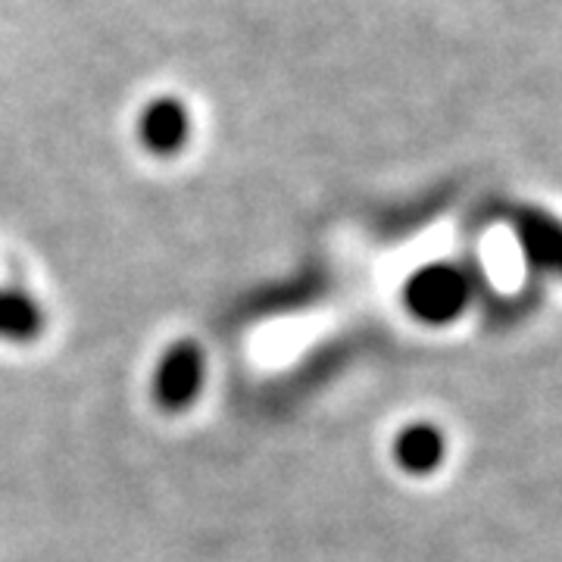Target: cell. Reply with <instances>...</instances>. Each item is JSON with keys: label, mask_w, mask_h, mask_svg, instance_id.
Returning a JSON list of instances; mask_svg holds the SVG:
<instances>
[{"label": "cell", "mask_w": 562, "mask_h": 562, "mask_svg": "<svg viewBox=\"0 0 562 562\" xmlns=\"http://www.w3.org/2000/svg\"><path fill=\"white\" fill-rule=\"evenodd\" d=\"M397 462L409 472H431L443 460V438L431 425H409L397 443Z\"/></svg>", "instance_id": "cell-4"}, {"label": "cell", "mask_w": 562, "mask_h": 562, "mask_svg": "<svg viewBox=\"0 0 562 562\" xmlns=\"http://www.w3.org/2000/svg\"><path fill=\"white\" fill-rule=\"evenodd\" d=\"M144 138L157 150L179 147V140L184 138V116H181L179 106H169V103L154 106L144 120Z\"/></svg>", "instance_id": "cell-6"}, {"label": "cell", "mask_w": 562, "mask_h": 562, "mask_svg": "<svg viewBox=\"0 0 562 562\" xmlns=\"http://www.w3.org/2000/svg\"><path fill=\"white\" fill-rule=\"evenodd\" d=\"M519 238H522L528 257L541 262L543 269H553L562 276V225L543 213L525 210L519 216Z\"/></svg>", "instance_id": "cell-3"}, {"label": "cell", "mask_w": 562, "mask_h": 562, "mask_svg": "<svg viewBox=\"0 0 562 562\" xmlns=\"http://www.w3.org/2000/svg\"><path fill=\"white\" fill-rule=\"evenodd\" d=\"M465 297H469V284L457 269H447V266L425 269L406 288L409 306L428 322L453 319L465 306Z\"/></svg>", "instance_id": "cell-1"}, {"label": "cell", "mask_w": 562, "mask_h": 562, "mask_svg": "<svg viewBox=\"0 0 562 562\" xmlns=\"http://www.w3.org/2000/svg\"><path fill=\"white\" fill-rule=\"evenodd\" d=\"M41 331V313L22 294H0V335L10 341H29Z\"/></svg>", "instance_id": "cell-5"}, {"label": "cell", "mask_w": 562, "mask_h": 562, "mask_svg": "<svg viewBox=\"0 0 562 562\" xmlns=\"http://www.w3.org/2000/svg\"><path fill=\"white\" fill-rule=\"evenodd\" d=\"M203 384V353L198 344H176L157 369L154 394L166 409H181L198 397Z\"/></svg>", "instance_id": "cell-2"}]
</instances>
